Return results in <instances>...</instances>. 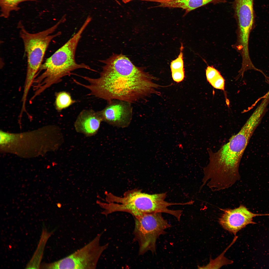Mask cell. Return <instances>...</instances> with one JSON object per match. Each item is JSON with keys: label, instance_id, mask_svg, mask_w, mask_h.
I'll return each instance as SVG.
<instances>
[{"label": "cell", "instance_id": "1", "mask_svg": "<svg viewBox=\"0 0 269 269\" xmlns=\"http://www.w3.org/2000/svg\"><path fill=\"white\" fill-rule=\"evenodd\" d=\"M101 62L104 65L99 77L81 76L89 84L76 82L89 90L88 95L108 102L117 100L131 104L159 94L156 89L159 85L153 82L155 78L143 68L135 66L125 56L114 55Z\"/></svg>", "mask_w": 269, "mask_h": 269}, {"label": "cell", "instance_id": "2", "mask_svg": "<svg viewBox=\"0 0 269 269\" xmlns=\"http://www.w3.org/2000/svg\"><path fill=\"white\" fill-rule=\"evenodd\" d=\"M259 124L250 118L236 134L217 151L207 149L209 162L203 169V180L212 186L224 189L240 178V160L250 139Z\"/></svg>", "mask_w": 269, "mask_h": 269}, {"label": "cell", "instance_id": "3", "mask_svg": "<svg viewBox=\"0 0 269 269\" xmlns=\"http://www.w3.org/2000/svg\"><path fill=\"white\" fill-rule=\"evenodd\" d=\"M91 21L89 18H87L77 32L42 64L39 70L43 72L36 76L32 84L36 94L40 95L52 85L60 82L62 78L76 69L82 68L96 71L84 63H77L75 59L78 43Z\"/></svg>", "mask_w": 269, "mask_h": 269}, {"label": "cell", "instance_id": "4", "mask_svg": "<svg viewBox=\"0 0 269 269\" xmlns=\"http://www.w3.org/2000/svg\"><path fill=\"white\" fill-rule=\"evenodd\" d=\"M106 202L97 201L104 209L102 212L107 215L117 211L127 212L134 217L144 214L160 212L170 214L171 210L167 207L173 203L165 201L166 192L153 194L142 192L141 190L134 189L126 191L122 197L110 193H105Z\"/></svg>", "mask_w": 269, "mask_h": 269}, {"label": "cell", "instance_id": "5", "mask_svg": "<svg viewBox=\"0 0 269 269\" xmlns=\"http://www.w3.org/2000/svg\"><path fill=\"white\" fill-rule=\"evenodd\" d=\"M63 16L55 24L50 28L35 33H31L24 28L21 22L18 27L27 57V66L24 91L29 92L34 80L42 65L46 51L51 41L61 34L58 32L52 34L61 23L66 20Z\"/></svg>", "mask_w": 269, "mask_h": 269}, {"label": "cell", "instance_id": "6", "mask_svg": "<svg viewBox=\"0 0 269 269\" xmlns=\"http://www.w3.org/2000/svg\"><path fill=\"white\" fill-rule=\"evenodd\" d=\"M161 213H145L134 217V234L139 246V255L148 251L155 252L157 239L160 235L166 233L165 229L171 227Z\"/></svg>", "mask_w": 269, "mask_h": 269}, {"label": "cell", "instance_id": "7", "mask_svg": "<svg viewBox=\"0 0 269 269\" xmlns=\"http://www.w3.org/2000/svg\"><path fill=\"white\" fill-rule=\"evenodd\" d=\"M101 233L91 241L71 254L54 262L42 266L46 269H94L96 268L101 255L108 243L101 245Z\"/></svg>", "mask_w": 269, "mask_h": 269}, {"label": "cell", "instance_id": "8", "mask_svg": "<svg viewBox=\"0 0 269 269\" xmlns=\"http://www.w3.org/2000/svg\"><path fill=\"white\" fill-rule=\"evenodd\" d=\"M108 103L103 109L97 111L102 121L118 128L128 127L132 118L131 103L117 100H112Z\"/></svg>", "mask_w": 269, "mask_h": 269}, {"label": "cell", "instance_id": "9", "mask_svg": "<svg viewBox=\"0 0 269 269\" xmlns=\"http://www.w3.org/2000/svg\"><path fill=\"white\" fill-rule=\"evenodd\" d=\"M223 211L219 219V223L225 229L234 235L247 225L256 224L253 221L254 217L269 215V214L254 213L242 204L237 208L223 209Z\"/></svg>", "mask_w": 269, "mask_h": 269}, {"label": "cell", "instance_id": "10", "mask_svg": "<svg viewBox=\"0 0 269 269\" xmlns=\"http://www.w3.org/2000/svg\"><path fill=\"white\" fill-rule=\"evenodd\" d=\"M102 121L97 112L92 110H84L77 116L74 126L77 132L90 136L97 133Z\"/></svg>", "mask_w": 269, "mask_h": 269}, {"label": "cell", "instance_id": "11", "mask_svg": "<svg viewBox=\"0 0 269 269\" xmlns=\"http://www.w3.org/2000/svg\"><path fill=\"white\" fill-rule=\"evenodd\" d=\"M235 8L238 21L237 31L251 32L254 22L253 0H235Z\"/></svg>", "mask_w": 269, "mask_h": 269}, {"label": "cell", "instance_id": "12", "mask_svg": "<svg viewBox=\"0 0 269 269\" xmlns=\"http://www.w3.org/2000/svg\"><path fill=\"white\" fill-rule=\"evenodd\" d=\"M207 81L214 88L224 89L225 80L220 72L213 66H208L206 70Z\"/></svg>", "mask_w": 269, "mask_h": 269}, {"label": "cell", "instance_id": "13", "mask_svg": "<svg viewBox=\"0 0 269 269\" xmlns=\"http://www.w3.org/2000/svg\"><path fill=\"white\" fill-rule=\"evenodd\" d=\"M183 45L181 43L180 53L177 57L171 63L170 67L172 77L179 78L185 76L183 60Z\"/></svg>", "mask_w": 269, "mask_h": 269}, {"label": "cell", "instance_id": "14", "mask_svg": "<svg viewBox=\"0 0 269 269\" xmlns=\"http://www.w3.org/2000/svg\"><path fill=\"white\" fill-rule=\"evenodd\" d=\"M35 0H0L1 17L7 18L9 16L10 12L18 11L20 9L19 4L23 2L32 1Z\"/></svg>", "mask_w": 269, "mask_h": 269}, {"label": "cell", "instance_id": "15", "mask_svg": "<svg viewBox=\"0 0 269 269\" xmlns=\"http://www.w3.org/2000/svg\"><path fill=\"white\" fill-rule=\"evenodd\" d=\"M55 96V107L58 112L68 107L76 102L72 99L70 94L66 91L56 92Z\"/></svg>", "mask_w": 269, "mask_h": 269}, {"label": "cell", "instance_id": "16", "mask_svg": "<svg viewBox=\"0 0 269 269\" xmlns=\"http://www.w3.org/2000/svg\"><path fill=\"white\" fill-rule=\"evenodd\" d=\"M122 1L125 3H128L132 0H121ZM143 1H148L149 0H139Z\"/></svg>", "mask_w": 269, "mask_h": 269}]
</instances>
